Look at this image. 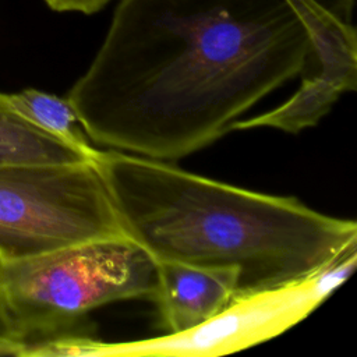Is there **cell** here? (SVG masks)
Listing matches in <instances>:
<instances>
[{"label": "cell", "mask_w": 357, "mask_h": 357, "mask_svg": "<svg viewBox=\"0 0 357 357\" xmlns=\"http://www.w3.org/2000/svg\"><path fill=\"white\" fill-rule=\"evenodd\" d=\"M156 261L127 236L0 261V298L24 349L64 336H91L96 307L153 297ZM22 349V350H24Z\"/></svg>", "instance_id": "cell-3"}, {"label": "cell", "mask_w": 357, "mask_h": 357, "mask_svg": "<svg viewBox=\"0 0 357 357\" xmlns=\"http://www.w3.org/2000/svg\"><path fill=\"white\" fill-rule=\"evenodd\" d=\"M329 0H119L67 100L95 144L176 162L300 77Z\"/></svg>", "instance_id": "cell-1"}, {"label": "cell", "mask_w": 357, "mask_h": 357, "mask_svg": "<svg viewBox=\"0 0 357 357\" xmlns=\"http://www.w3.org/2000/svg\"><path fill=\"white\" fill-rule=\"evenodd\" d=\"M7 103L24 119L47 134L79 149L93 152L88 137L70 102L39 89H24L17 93H4Z\"/></svg>", "instance_id": "cell-9"}, {"label": "cell", "mask_w": 357, "mask_h": 357, "mask_svg": "<svg viewBox=\"0 0 357 357\" xmlns=\"http://www.w3.org/2000/svg\"><path fill=\"white\" fill-rule=\"evenodd\" d=\"M124 234L155 261L238 273L237 294L303 280L357 251V223L120 151H98ZM236 294V296H237Z\"/></svg>", "instance_id": "cell-2"}, {"label": "cell", "mask_w": 357, "mask_h": 357, "mask_svg": "<svg viewBox=\"0 0 357 357\" xmlns=\"http://www.w3.org/2000/svg\"><path fill=\"white\" fill-rule=\"evenodd\" d=\"M98 151L79 149L38 128L18 114L0 92V167L93 162Z\"/></svg>", "instance_id": "cell-8"}, {"label": "cell", "mask_w": 357, "mask_h": 357, "mask_svg": "<svg viewBox=\"0 0 357 357\" xmlns=\"http://www.w3.org/2000/svg\"><path fill=\"white\" fill-rule=\"evenodd\" d=\"M354 0H329L314 33V53L303 71L297 91L278 107L231 130L269 127L297 134L314 127L346 92L357 85V38L353 25Z\"/></svg>", "instance_id": "cell-6"}, {"label": "cell", "mask_w": 357, "mask_h": 357, "mask_svg": "<svg viewBox=\"0 0 357 357\" xmlns=\"http://www.w3.org/2000/svg\"><path fill=\"white\" fill-rule=\"evenodd\" d=\"M123 236L95 160L0 167V261Z\"/></svg>", "instance_id": "cell-4"}, {"label": "cell", "mask_w": 357, "mask_h": 357, "mask_svg": "<svg viewBox=\"0 0 357 357\" xmlns=\"http://www.w3.org/2000/svg\"><path fill=\"white\" fill-rule=\"evenodd\" d=\"M153 300L167 333L192 329L223 310L237 294L238 273L173 261H156Z\"/></svg>", "instance_id": "cell-7"}, {"label": "cell", "mask_w": 357, "mask_h": 357, "mask_svg": "<svg viewBox=\"0 0 357 357\" xmlns=\"http://www.w3.org/2000/svg\"><path fill=\"white\" fill-rule=\"evenodd\" d=\"M24 343L17 335L0 298V356H20Z\"/></svg>", "instance_id": "cell-10"}, {"label": "cell", "mask_w": 357, "mask_h": 357, "mask_svg": "<svg viewBox=\"0 0 357 357\" xmlns=\"http://www.w3.org/2000/svg\"><path fill=\"white\" fill-rule=\"evenodd\" d=\"M49 8L59 13L93 14L102 10L110 0H45Z\"/></svg>", "instance_id": "cell-11"}, {"label": "cell", "mask_w": 357, "mask_h": 357, "mask_svg": "<svg viewBox=\"0 0 357 357\" xmlns=\"http://www.w3.org/2000/svg\"><path fill=\"white\" fill-rule=\"evenodd\" d=\"M351 251L314 275L273 289L237 294L201 325L159 337L106 343L93 336L71 339L66 357L220 356L265 342L307 317L354 269Z\"/></svg>", "instance_id": "cell-5"}]
</instances>
